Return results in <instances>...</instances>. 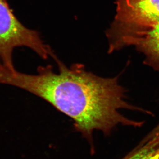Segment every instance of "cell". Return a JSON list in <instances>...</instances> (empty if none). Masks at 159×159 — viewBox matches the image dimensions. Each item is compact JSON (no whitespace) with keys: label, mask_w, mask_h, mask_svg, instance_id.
<instances>
[{"label":"cell","mask_w":159,"mask_h":159,"mask_svg":"<svg viewBox=\"0 0 159 159\" xmlns=\"http://www.w3.org/2000/svg\"><path fill=\"white\" fill-rule=\"evenodd\" d=\"M59 72L51 65L40 66L36 75L11 70L0 64V84L19 87L43 99L72 119L75 130L81 134L95 152L93 134L111 133L119 125L140 127L143 123L122 114L132 107L123 88L116 78L99 77L75 64L68 67L56 59Z\"/></svg>","instance_id":"cell-1"},{"label":"cell","mask_w":159,"mask_h":159,"mask_svg":"<svg viewBox=\"0 0 159 159\" xmlns=\"http://www.w3.org/2000/svg\"><path fill=\"white\" fill-rule=\"evenodd\" d=\"M19 47L30 48L44 60L56 56L37 31L28 29L18 20L7 0H0V64L15 70L12 54L14 49Z\"/></svg>","instance_id":"cell-2"},{"label":"cell","mask_w":159,"mask_h":159,"mask_svg":"<svg viewBox=\"0 0 159 159\" xmlns=\"http://www.w3.org/2000/svg\"><path fill=\"white\" fill-rule=\"evenodd\" d=\"M159 22V0H117L114 33L149 27Z\"/></svg>","instance_id":"cell-3"},{"label":"cell","mask_w":159,"mask_h":159,"mask_svg":"<svg viewBox=\"0 0 159 159\" xmlns=\"http://www.w3.org/2000/svg\"><path fill=\"white\" fill-rule=\"evenodd\" d=\"M123 45H133L146 56L147 63L159 70V22L149 27L125 31L116 34Z\"/></svg>","instance_id":"cell-4"},{"label":"cell","mask_w":159,"mask_h":159,"mask_svg":"<svg viewBox=\"0 0 159 159\" xmlns=\"http://www.w3.org/2000/svg\"><path fill=\"white\" fill-rule=\"evenodd\" d=\"M122 159H159V134H147L135 148Z\"/></svg>","instance_id":"cell-5"},{"label":"cell","mask_w":159,"mask_h":159,"mask_svg":"<svg viewBox=\"0 0 159 159\" xmlns=\"http://www.w3.org/2000/svg\"><path fill=\"white\" fill-rule=\"evenodd\" d=\"M151 133L153 134H157L159 133V124L156 127L154 128L151 131Z\"/></svg>","instance_id":"cell-6"}]
</instances>
